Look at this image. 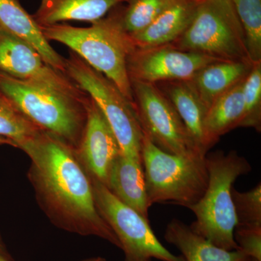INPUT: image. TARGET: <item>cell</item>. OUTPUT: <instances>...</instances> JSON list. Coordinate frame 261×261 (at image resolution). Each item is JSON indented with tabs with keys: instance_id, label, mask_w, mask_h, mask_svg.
Instances as JSON below:
<instances>
[{
	"instance_id": "obj_1",
	"label": "cell",
	"mask_w": 261,
	"mask_h": 261,
	"mask_svg": "<svg viewBox=\"0 0 261 261\" xmlns=\"http://www.w3.org/2000/svg\"><path fill=\"white\" fill-rule=\"evenodd\" d=\"M17 147L30 158L29 176L38 198L57 225L70 232L98 237L121 249L97 210L92 178L75 147L43 130Z\"/></svg>"
},
{
	"instance_id": "obj_2",
	"label": "cell",
	"mask_w": 261,
	"mask_h": 261,
	"mask_svg": "<svg viewBox=\"0 0 261 261\" xmlns=\"http://www.w3.org/2000/svg\"><path fill=\"white\" fill-rule=\"evenodd\" d=\"M122 5L89 27L65 23L40 27L44 37L65 44L91 67L116 85L133 105L132 84L127 70L128 57L135 49L132 37L122 24Z\"/></svg>"
},
{
	"instance_id": "obj_3",
	"label": "cell",
	"mask_w": 261,
	"mask_h": 261,
	"mask_svg": "<svg viewBox=\"0 0 261 261\" xmlns=\"http://www.w3.org/2000/svg\"><path fill=\"white\" fill-rule=\"evenodd\" d=\"M208 182L203 196L191 206L195 221L190 227L211 243L226 250H238L233 238L237 225L231 188L240 176L252 171L247 160L237 151L207 154Z\"/></svg>"
},
{
	"instance_id": "obj_4",
	"label": "cell",
	"mask_w": 261,
	"mask_h": 261,
	"mask_svg": "<svg viewBox=\"0 0 261 261\" xmlns=\"http://www.w3.org/2000/svg\"><path fill=\"white\" fill-rule=\"evenodd\" d=\"M0 94L10 101L15 111L40 129L60 137L77 148L87 120V97L84 100L76 99L1 71Z\"/></svg>"
},
{
	"instance_id": "obj_5",
	"label": "cell",
	"mask_w": 261,
	"mask_h": 261,
	"mask_svg": "<svg viewBox=\"0 0 261 261\" xmlns=\"http://www.w3.org/2000/svg\"><path fill=\"white\" fill-rule=\"evenodd\" d=\"M205 157L164 152L143 134L142 162L149 205L174 204L190 208L197 203L208 182Z\"/></svg>"
},
{
	"instance_id": "obj_6",
	"label": "cell",
	"mask_w": 261,
	"mask_h": 261,
	"mask_svg": "<svg viewBox=\"0 0 261 261\" xmlns=\"http://www.w3.org/2000/svg\"><path fill=\"white\" fill-rule=\"evenodd\" d=\"M169 45L219 61L252 62L231 0H200L188 28Z\"/></svg>"
},
{
	"instance_id": "obj_7",
	"label": "cell",
	"mask_w": 261,
	"mask_h": 261,
	"mask_svg": "<svg viewBox=\"0 0 261 261\" xmlns=\"http://www.w3.org/2000/svg\"><path fill=\"white\" fill-rule=\"evenodd\" d=\"M65 75L97 103L111 126L121 154L142 161L143 132L133 105L116 85L73 51L65 58Z\"/></svg>"
},
{
	"instance_id": "obj_8",
	"label": "cell",
	"mask_w": 261,
	"mask_h": 261,
	"mask_svg": "<svg viewBox=\"0 0 261 261\" xmlns=\"http://www.w3.org/2000/svg\"><path fill=\"white\" fill-rule=\"evenodd\" d=\"M91 178L97 210L118 238L124 261H185L163 246L149 220L118 200L106 185Z\"/></svg>"
},
{
	"instance_id": "obj_9",
	"label": "cell",
	"mask_w": 261,
	"mask_h": 261,
	"mask_svg": "<svg viewBox=\"0 0 261 261\" xmlns=\"http://www.w3.org/2000/svg\"><path fill=\"white\" fill-rule=\"evenodd\" d=\"M133 107L144 135L164 152L200 155L177 111L155 84L130 81ZM205 157V156H202Z\"/></svg>"
},
{
	"instance_id": "obj_10",
	"label": "cell",
	"mask_w": 261,
	"mask_h": 261,
	"mask_svg": "<svg viewBox=\"0 0 261 261\" xmlns=\"http://www.w3.org/2000/svg\"><path fill=\"white\" fill-rule=\"evenodd\" d=\"M0 71L84 100L88 94L46 63L31 44L0 28Z\"/></svg>"
},
{
	"instance_id": "obj_11",
	"label": "cell",
	"mask_w": 261,
	"mask_h": 261,
	"mask_svg": "<svg viewBox=\"0 0 261 261\" xmlns=\"http://www.w3.org/2000/svg\"><path fill=\"white\" fill-rule=\"evenodd\" d=\"M219 61L210 56L182 51L171 45L135 48L128 57L127 70L130 81L159 84L170 81H189L202 68Z\"/></svg>"
},
{
	"instance_id": "obj_12",
	"label": "cell",
	"mask_w": 261,
	"mask_h": 261,
	"mask_svg": "<svg viewBox=\"0 0 261 261\" xmlns=\"http://www.w3.org/2000/svg\"><path fill=\"white\" fill-rule=\"evenodd\" d=\"M87 120L76 153L91 177L107 185L113 162L121 153L114 134L97 103L88 95Z\"/></svg>"
},
{
	"instance_id": "obj_13",
	"label": "cell",
	"mask_w": 261,
	"mask_h": 261,
	"mask_svg": "<svg viewBox=\"0 0 261 261\" xmlns=\"http://www.w3.org/2000/svg\"><path fill=\"white\" fill-rule=\"evenodd\" d=\"M0 28L28 42L49 66L65 74V58L51 47L41 27L18 0H0Z\"/></svg>"
},
{
	"instance_id": "obj_14",
	"label": "cell",
	"mask_w": 261,
	"mask_h": 261,
	"mask_svg": "<svg viewBox=\"0 0 261 261\" xmlns=\"http://www.w3.org/2000/svg\"><path fill=\"white\" fill-rule=\"evenodd\" d=\"M155 85L177 111L197 152L205 157L212 148L206 137L204 126L207 110L188 81H170Z\"/></svg>"
},
{
	"instance_id": "obj_15",
	"label": "cell",
	"mask_w": 261,
	"mask_h": 261,
	"mask_svg": "<svg viewBox=\"0 0 261 261\" xmlns=\"http://www.w3.org/2000/svg\"><path fill=\"white\" fill-rule=\"evenodd\" d=\"M200 0H174L149 27L130 36L140 49L169 45L181 37L195 16Z\"/></svg>"
},
{
	"instance_id": "obj_16",
	"label": "cell",
	"mask_w": 261,
	"mask_h": 261,
	"mask_svg": "<svg viewBox=\"0 0 261 261\" xmlns=\"http://www.w3.org/2000/svg\"><path fill=\"white\" fill-rule=\"evenodd\" d=\"M106 187L121 202L149 220L150 206L142 161L120 154L113 162Z\"/></svg>"
},
{
	"instance_id": "obj_17",
	"label": "cell",
	"mask_w": 261,
	"mask_h": 261,
	"mask_svg": "<svg viewBox=\"0 0 261 261\" xmlns=\"http://www.w3.org/2000/svg\"><path fill=\"white\" fill-rule=\"evenodd\" d=\"M250 61H219L202 68L188 82L207 110L230 89L245 80L252 69Z\"/></svg>"
},
{
	"instance_id": "obj_18",
	"label": "cell",
	"mask_w": 261,
	"mask_h": 261,
	"mask_svg": "<svg viewBox=\"0 0 261 261\" xmlns=\"http://www.w3.org/2000/svg\"><path fill=\"white\" fill-rule=\"evenodd\" d=\"M126 0H41L32 15L39 27L63 23L70 20L94 23Z\"/></svg>"
},
{
	"instance_id": "obj_19",
	"label": "cell",
	"mask_w": 261,
	"mask_h": 261,
	"mask_svg": "<svg viewBox=\"0 0 261 261\" xmlns=\"http://www.w3.org/2000/svg\"><path fill=\"white\" fill-rule=\"evenodd\" d=\"M164 238L181 252L185 261H248L243 251L226 250L197 234L190 226L173 219L166 226Z\"/></svg>"
},
{
	"instance_id": "obj_20",
	"label": "cell",
	"mask_w": 261,
	"mask_h": 261,
	"mask_svg": "<svg viewBox=\"0 0 261 261\" xmlns=\"http://www.w3.org/2000/svg\"><path fill=\"white\" fill-rule=\"evenodd\" d=\"M244 82L218 98L207 109L204 126L211 147L221 136L241 126L244 118Z\"/></svg>"
},
{
	"instance_id": "obj_21",
	"label": "cell",
	"mask_w": 261,
	"mask_h": 261,
	"mask_svg": "<svg viewBox=\"0 0 261 261\" xmlns=\"http://www.w3.org/2000/svg\"><path fill=\"white\" fill-rule=\"evenodd\" d=\"M174 0H126L123 6L122 24L130 36L149 27Z\"/></svg>"
},
{
	"instance_id": "obj_22",
	"label": "cell",
	"mask_w": 261,
	"mask_h": 261,
	"mask_svg": "<svg viewBox=\"0 0 261 261\" xmlns=\"http://www.w3.org/2000/svg\"><path fill=\"white\" fill-rule=\"evenodd\" d=\"M245 33L252 63L261 62V0H231Z\"/></svg>"
},
{
	"instance_id": "obj_23",
	"label": "cell",
	"mask_w": 261,
	"mask_h": 261,
	"mask_svg": "<svg viewBox=\"0 0 261 261\" xmlns=\"http://www.w3.org/2000/svg\"><path fill=\"white\" fill-rule=\"evenodd\" d=\"M243 128L261 130V62L252 63V69L243 83Z\"/></svg>"
},
{
	"instance_id": "obj_24",
	"label": "cell",
	"mask_w": 261,
	"mask_h": 261,
	"mask_svg": "<svg viewBox=\"0 0 261 261\" xmlns=\"http://www.w3.org/2000/svg\"><path fill=\"white\" fill-rule=\"evenodd\" d=\"M236 227L261 228V185L250 191L239 192L231 188Z\"/></svg>"
},
{
	"instance_id": "obj_25",
	"label": "cell",
	"mask_w": 261,
	"mask_h": 261,
	"mask_svg": "<svg viewBox=\"0 0 261 261\" xmlns=\"http://www.w3.org/2000/svg\"><path fill=\"white\" fill-rule=\"evenodd\" d=\"M40 130L42 129L13 108L0 106V137L11 140L15 147Z\"/></svg>"
},
{
	"instance_id": "obj_26",
	"label": "cell",
	"mask_w": 261,
	"mask_h": 261,
	"mask_svg": "<svg viewBox=\"0 0 261 261\" xmlns=\"http://www.w3.org/2000/svg\"><path fill=\"white\" fill-rule=\"evenodd\" d=\"M233 238L249 258L261 261V228L235 227Z\"/></svg>"
},
{
	"instance_id": "obj_27",
	"label": "cell",
	"mask_w": 261,
	"mask_h": 261,
	"mask_svg": "<svg viewBox=\"0 0 261 261\" xmlns=\"http://www.w3.org/2000/svg\"><path fill=\"white\" fill-rule=\"evenodd\" d=\"M0 106H6V107L13 108V106H12L10 101L8 100L7 98H5L2 94H0ZM13 109H14V108H13Z\"/></svg>"
},
{
	"instance_id": "obj_28",
	"label": "cell",
	"mask_w": 261,
	"mask_h": 261,
	"mask_svg": "<svg viewBox=\"0 0 261 261\" xmlns=\"http://www.w3.org/2000/svg\"><path fill=\"white\" fill-rule=\"evenodd\" d=\"M12 145L15 147L14 143H13L11 140H8V139L4 138V137H0V145Z\"/></svg>"
},
{
	"instance_id": "obj_29",
	"label": "cell",
	"mask_w": 261,
	"mask_h": 261,
	"mask_svg": "<svg viewBox=\"0 0 261 261\" xmlns=\"http://www.w3.org/2000/svg\"><path fill=\"white\" fill-rule=\"evenodd\" d=\"M82 261H106V260L104 257L98 256L90 257V258L85 259V260Z\"/></svg>"
},
{
	"instance_id": "obj_30",
	"label": "cell",
	"mask_w": 261,
	"mask_h": 261,
	"mask_svg": "<svg viewBox=\"0 0 261 261\" xmlns=\"http://www.w3.org/2000/svg\"><path fill=\"white\" fill-rule=\"evenodd\" d=\"M0 252L4 254V255H7V256H9L7 253L6 250H5L4 245H3V243H2L1 238H0Z\"/></svg>"
},
{
	"instance_id": "obj_31",
	"label": "cell",
	"mask_w": 261,
	"mask_h": 261,
	"mask_svg": "<svg viewBox=\"0 0 261 261\" xmlns=\"http://www.w3.org/2000/svg\"><path fill=\"white\" fill-rule=\"evenodd\" d=\"M0 261H12L9 256L4 255L0 252Z\"/></svg>"
},
{
	"instance_id": "obj_32",
	"label": "cell",
	"mask_w": 261,
	"mask_h": 261,
	"mask_svg": "<svg viewBox=\"0 0 261 261\" xmlns=\"http://www.w3.org/2000/svg\"><path fill=\"white\" fill-rule=\"evenodd\" d=\"M248 261H257V260H252V259H249V260Z\"/></svg>"
}]
</instances>
